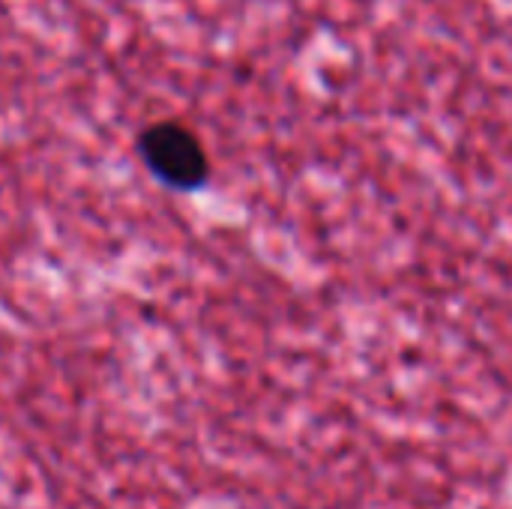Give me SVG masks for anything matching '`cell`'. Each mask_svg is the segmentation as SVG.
Returning a JSON list of instances; mask_svg holds the SVG:
<instances>
[{"mask_svg":"<svg viewBox=\"0 0 512 509\" xmlns=\"http://www.w3.org/2000/svg\"><path fill=\"white\" fill-rule=\"evenodd\" d=\"M135 156L159 186L177 195H195L213 177L201 135L177 117H159L141 126L135 132Z\"/></svg>","mask_w":512,"mask_h":509,"instance_id":"6da1fadb","label":"cell"}]
</instances>
